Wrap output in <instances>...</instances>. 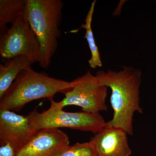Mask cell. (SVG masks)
<instances>
[{
    "instance_id": "1",
    "label": "cell",
    "mask_w": 156,
    "mask_h": 156,
    "mask_svg": "<svg viewBox=\"0 0 156 156\" xmlns=\"http://www.w3.org/2000/svg\"><path fill=\"white\" fill-rule=\"evenodd\" d=\"M95 76L101 84L112 90L110 102L113 116L106 126L120 128L128 135H132L134 114L143 113L140 105L141 69L124 66L119 71L99 70Z\"/></svg>"
},
{
    "instance_id": "2",
    "label": "cell",
    "mask_w": 156,
    "mask_h": 156,
    "mask_svg": "<svg viewBox=\"0 0 156 156\" xmlns=\"http://www.w3.org/2000/svg\"><path fill=\"white\" fill-rule=\"evenodd\" d=\"M72 87V83L49 76L32 68L23 70L0 98V109L19 112L33 101H50L57 93L63 94Z\"/></svg>"
},
{
    "instance_id": "3",
    "label": "cell",
    "mask_w": 156,
    "mask_h": 156,
    "mask_svg": "<svg viewBox=\"0 0 156 156\" xmlns=\"http://www.w3.org/2000/svg\"><path fill=\"white\" fill-rule=\"evenodd\" d=\"M63 7L61 0H27L24 17L40 44L42 68H48L50 65L58 48Z\"/></svg>"
},
{
    "instance_id": "4",
    "label": "cell",
    "mask_w": 156,
    "mask_h": 156,
    "mask_svg": "<svg viewBox=\"0 0 156 156\" xmlns=\"http://www.w3.org/2000/svg\"><path fill=\"white\" fill-rule=\"evenodd\" d=\"M28 116L31 126L36 131L66 128L95 134L106 126L107 122L100 113L66 112L52 103L47 110L39 112L34 109Z\"/></svg>"
},
{
    "instance_id": "5",
    "label": "cell",
    "mask_w": 156,
    "mask_h": 156,
    "mask_svg": "<svg viewBox=\"0 0 156 156\" xmlns=\"http://www.w3.org/2000/svg\"><path fill=\"white\" fill-rule=\"evenodd\" d=\"M72 87L64 93L60 101H50L57 108H63L69 105L81 108L82 112L100 113L107 110L106 99L108 87L101 84L96 76L90 71L72 81Z\"/></svg>"
},
{
    "instance_id": "6",
    "label": "cell",
    "mask_w": 156,
    "mask_h": 156,
    "mask_svg": "<svg viewBox=\"0 0 156 156\" xmlns=\"http://www.w3.org/2000/svg\"><path fill=\"white\" fill-rule=\"evenodd\" d=\"M0 55L7 60L16 56H25L43 67L40 44L24 17H20L10 28L1 34Z\"/></svg>"
},
{
    "instance_id": "7",
    "label": "cell",
    "mask_w": 156,
    "mask_h": 156,
    "mask_svg": "<svg viewBox=\"0 0 156 156\" xmlns=\"http://www.w3.org/2000/svg\"><path fill=\"white\" fill-rule=\"evenodd\" d=\"M69 137L58 128L37 131L15 156H56L69 147Z\"/></svg>"
},
{
    "instance_id": "8",
    "label": "cell",
    "mask_w": 156,
    "mask_h": 156,
    "mask_svg": "<svg viewBox=\"0 0 156 156\" xmlns=\"http://www.w3.org/2000/svg\"><path fill=\"white\" fill-rule=\"evenodd\" d=\"M37 131L31 126L28 115L0 109V141L11 142L18 151L30 140Z\"/></svg>"
},
{
    "instance_id": "9",
    "label": "cell",
    "mask_w": 156,
    "mask_h": 156,
    "mask_svg": "<svg viewBox=\"0 0 156 156\" xmlns=\"http://www.w3.org/2000/svg\"><path fill=\"white\" fill-rule=\"evenodd\" d=\"M127 133L120 128L105 126L91 138L98 156H130Z\"/></svg>"
},
{
    "instance_id": "10",
    "label": "cell",
    "mask_w": 156,
    "mask_h": 156,
    "mask_svg": "<svg viewBox=\"0 0 156 156\" xmlns=\"http://www.w3.org/2000/svg\"><path fill=\"white\" fill-rule=\"evenodd\" d=\"M34 63L27 57L18 56L0 64V98L11 87L20 72L31 68Z\"/></svg>"
},
{
    "instance_id": "11",
    "label": "cell",
    "mask_w": 156,
    "mask_h": 156,
    "mask_svg": "<svg viewBox=\"0 0 156 156\" xmlns=\"http://www.w3.org/2000/svg\"><path fill=\"white\" fill-rule=\"evenodd\" d=\"M27 0H0V33L8 28L7 24L13 23L20 17L25 16Z\"/></svg>"
},
{
    "instance_id": "12",
    "label": "cell",
    "mask_w": 156,
    "mask_h": 156,
    "mask_svg": "<svg viewBox=\"0 0 156 156\" xmlns=\"http://www.w3.org/2000/svg\"><path fill=\"white\" fill-rule=\"evenodd\" d=\"M96 2V0H95L92 3L85 19V23L82 24L81 27V28H83L86 30L84 37L87 39L91 53V58L89 59L88 62L90 67L93 69L97 67H101L102 66L100 52L95 43L92 28V18Z\"/></svg>"
},
{
    "instance_id": "13",
    "label": "cell",
    "mask_w": 156,
    "mask_h": 156,
    "mask_svg": "<svg viewBox=\"0 0 156 156\" xmlns=\"http://www.w3.org/2000/svg\"><path fill=\"white\" fill-rule=\"evenodd\" d=\"M56 156H98L94 146L88 142L76 143L70 145Z\"/></svg>"
},
{
    "instance_id": "14",
    "label": "cell",
    "mask_w": 156,
    "mask_h": 156,
    "mask_svg": "<svg viewBox=\"0 0 156 156\" xmlns=\"http://www.w3.org/2000/svg\"><path fill=\"white\" fill-rule=\"evenodd\" d=\"M17 151V148L11 142L0 141V156H15Z\"/></svg>"
}]
</instances>
